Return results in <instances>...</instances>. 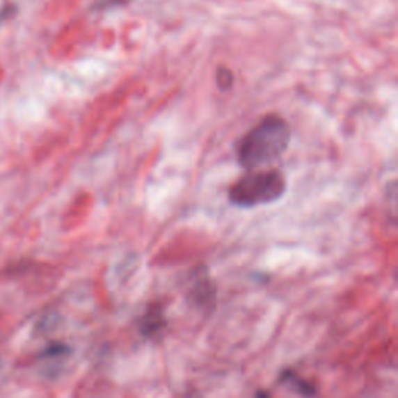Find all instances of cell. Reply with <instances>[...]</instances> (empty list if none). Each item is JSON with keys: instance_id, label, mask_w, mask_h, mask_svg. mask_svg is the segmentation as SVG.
Segmentation results:
<instances>
[{"instance_id": "6da1fadb", "label": "cell", "mask_w": 398, "mask_h": 398, "mask_svg": "<svg viewBox=\"0 0 398 398\" xmlns=\"http://www.w3.org/2000/svg\"><path fill=\"white\" fill-rule=\"evenodd\" d=\"M291 142V128L280 116H266L241 137L237 159L249 171L262 170L277 161Z\"/></svg>"}, {"instance_id": "7a4b0ae2", "label": "cell", "mask_w": 398, "mask_h": 398, "mask_svg": "<svg viewBox=\"0 0 398 398\" xmlns=\"http://www.w3.org/2000/svg\"><path fill=\"white\" fill-rule=\"evenodd\" d=\"M287 191V179L277 170H254L229 189V199L238 207H257L276 202Z\"/></svg>"}, {"instance_id": "3957f363", "label": "cell", "mask_w": 398, "mask_h": 398, "mask_svg": "<svg viewBox=\"0 0 398 398\" xmlns=\"http://www.w3.org/2000/svg\"><path fill=\"white\" fill-rule=\"evenodd\" d=\"M386 205L389 215L398 221V179L386 189Z\"/></svg>"}, {"instance_id": "277c9868", "label": "cell", "mask_w": 398, "mask_h": 398, "mask_svg": "<svg viewBox=\"0 0 398 398\" xmlns=\"http://www.w3.org/2000/svg\"><path fill=\"white\" fill-rule=\"evenodd\" d=\"M216 81L218 84L221 86L223 89H229L230 84H232V74L229 70L225 69H220L216 72Z\"/></svg>"}, {"instance_id": "5b68a950", "label": "cell", "mask_w": 398, "mask_h": 398, "mask_svg": "<svg viewBox=\"0 0 398 398\" xmlns=\"http://www.w3.org/2000/svg\"><path fill=\"white\" fill-rule=\"evenodd\" d=\"M131 0H103L102 5H122V3H128Z\"/></svg>"}]
</instances>
